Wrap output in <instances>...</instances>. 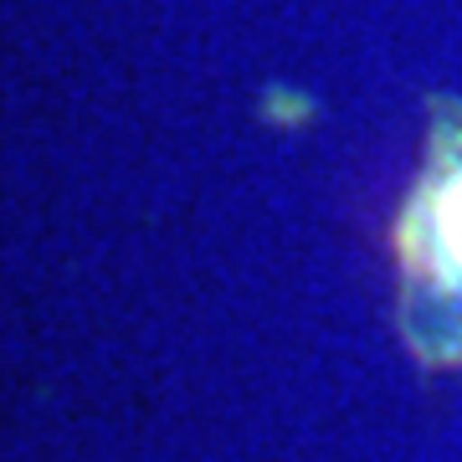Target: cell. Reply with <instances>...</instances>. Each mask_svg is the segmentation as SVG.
Instances as JSON below:
<instances>
[{
	"mask_svg": "<svg viewBox=\"0 0 462 462\" xmlns=\"http://www.w3.org/2000/svg\"><path fill=\"white\" fill-rule=\"evenodd\" d=\"M401 329L431 370H462V103H437L427 160L396 226Z\"/></svg>",
	"mask_w": 462,
	"mask_h": 462,
	"instance_id": "cell-1",
	"label": "cell"
}]
</instances>
